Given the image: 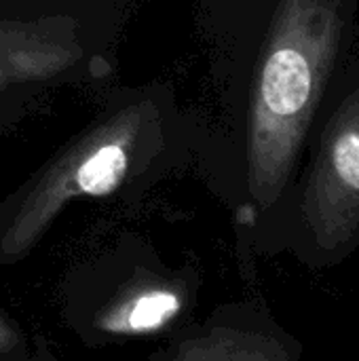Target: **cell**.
Masks as SVG:
<instances>
[{
    "instance_id": "cell-1",
    "label": "cell",
    "mask_w": 359,
    "mask_h": 361,
    "mask_svg": "<svg viewBox=\"0 0 359 361\" xmlns=\"http://www.w3.org/2000/svg\"><path fill=\"white\" fill-rule=\"evenodd\" d=\"M199 25L216 118L197 142L254 256L290 195L328 85L358 53L359 0H203Z\"/></svg>"
},
{
    "instance_id": "cell-2",
    "label": "cell",
    "mask_w": 359,
    "mask_h": 361,
    "mask_svg": "<svg viewBox=\"0 0 359 361\" xmlns=\"http://www.w3.org/2000/svg\"><path fill=\"white\" fill-rule=\"evenodd\" d=\"M174 91L112 89L97 116L0 203V267L25 260L78 199H138L188 159Z\"/></svg>"
},
{
    "instance_id": "cell-3",
    "label": "cell",
    "mask_w": 359,
    "mask_h": 361,
    "mask_svg": "<svg viewBox=\"0 0 359 361\" xmlns=\"http://www.w3.org/2000/svg\"><path fill=\"white\" fill-rule=\"evenodd\" d=\"M121 0H0V131L70 89L106 85L118 66Z\"/></svg>"
},
{
    "instance_id": "cell-4",
    "label": "cell",
    "mask_w": 359,
    "mask_h": 361,
    "mask_svg": "<svg viewBox=\"0 0 359 361\" xmlns=\"http://www.w3.org/2000/svg\"><path fill=\"white\" fill-rule=\"evenodd\" d=\"M358 250L359 51L328 85L290 195L256 254H290L303 267L324 271Z\"/></svg>"
},
{
    "instance_id": "cell-5",
    "label": "cell",
    "mask_w": 359,
    "mask_h": 361,
    "mask_svg": "<svg viewBox=\"0 0 359 361\" xmlns=\"http://www.w3.org/2000/svg\"><path fill=\"white\" fill-rule=\"evenodd\" d=\"M199 277L165 269L157 258L106 260L104 279L93 273L87 294H68L66 313L83 341L97 345L180 328L197 305Z\"/></svg>"
},
{
    "instance_id": "cell-6",
    "label": "cell",
    "mask_w": 359,
    "mask_h": 361,
    "mask_svg": "<svg viewBox=\"0 0 359 361\" xmlns=\"http://www.w3.org/2000/svg\"><path fill=\"white\" fill-rule=\"evenodd\" d=\"M159 357L174 361H296L303 345L267 309H220L203 328L180 332Z\"/></svg>"
},
{
    "instance_id": "cell-7",
    "label": "cell",
    "mask_w": 359,
    "mask_h": 361,
    "mask_svg": "<svg viewBox=\"0 0 359 361\" xmlns=\"http://www.w3.org/2000/svg\"><path fill=\"white\" fill-rule=\"evenodd\" d=\"M32 345L17 322L0 309V360H32Z\"/></svg>"
}]
</instances>
